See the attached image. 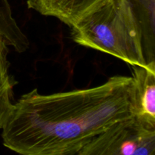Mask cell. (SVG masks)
Masks as SVG:
<instances>
[{"mask_svg":"<svg viewBox=\"0 0 155 155\" xmlns=\"http://www.w3.org/2000/svg\"><path fill=\"white\" fill-rule=\"evenodd\" d=\"M133 114V80L114 76L96 87L23 95L2 132L3 145L24 155H78L98 134Z\"/></svg>","mask_w":155,"mask_h":155,"instance_id":"cell-1","label":"cell"},{"mask_svg":"<svg viewBox=\"0 0 155 155\" xmlns=\"http://www.w3.org/2000/svg\"><path fill=\"white\" fill-rule=\"evenodd\" d=\"M71 28V38L78 45L113 55L130 65L148 67L140 27L127 0H104Z\"/></svg>","mask_w":155,"mask_h":155,"instance_id":"cell-2","label":"cell"},{"mask_svg":"<svg viewBox=\"0 0 155 155\" xmlns=\"http://www.w3.org/2000/svg\"><path fill=\"white\" fill-rule=\"evenodd\" d=\"M78 155H155V127L133 116L94 137Z\"/></svg>","mask_w":155,"mask_h":155,"instance_id":"cell-3","label":"cell"},{"mask_svg":"<svg viewBox=\"0 0 155 155\" xmlns=\"http://www.w3.org/2000/svg\"><path fill=\"white\" fill-rule=\"evenodd\" d=\"M130 66L133 80V114L155 127V68Z\"/></svg>","mask_w":155,"mask_h":155,"instance_id":"cell-4","label":"cell"},{"mask_svg":"<svg viewBox=\"0 0 155 155\" xmlns=\"http://www.w3.org/2000/svg\"><path fill=\"white\" fill-rule=\"evenodd\" d=\"M104 0H27V7L53 17L70 27Z\"/></svg>","mask_w":155,"mask_h":155,"instance_id":"cell-5","label":"cell"},{"mask_svg":"<svg viewBox=\"0 0 155 155\" xmlns=\"http://www.w3.org/2000/svg\"><path fill=\"white\" fill-rule=\"evenodd\" d=\"M127 1L140 27L145 63L155 68V0Z\"/></svg>","mask_w":155,"mask_h":155,"instance_id":"cell-6","label":"cell"},{"mask_svg":"<svg viewBox=\"0 0 155 155\" xmlns=\"http://www.w3.org/2000/svg\"><path fill=\"white\" fill-rule=\"evenodd\" d=\"M0 35V130L10 116L14 107L13 89L17 81L9 73L8 48Z\"/></svg>","mask_w":155,"mask_h":155,"instance_id":"cell-7","label":"cell"},{"mask_svg":"<svg viewBox=\"0 0 155 155\" xmlns=\"http://www.w3.org/2000/svg\"><path fill=\"white\" fill-rule=\"evenodd\" d=\"M0 35L17 52H24L29 48L28 39L13 18L8 0H0Z\"/></svg>","mask_w":155,"mask_h":155,"instance_id":"cell-8","label":"cell"}]
</instances>
